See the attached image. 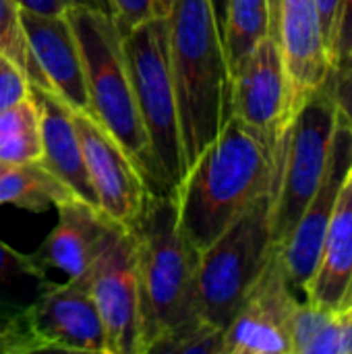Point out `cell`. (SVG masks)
I'll list each match as a JSON object with an SVG mask.
<instances>
[{
  "label": "cell",
  "instance_id": "obj_10",
  "mask_svg": "<svg viewBox=\"0 0 352 354\" xmlns=\"http://www.w3.org/2000/svg\"><path fill=\"white\" fill-rule=\"evenodd\" d=\"M295 112L280 44L268 35L232 71V116L276 151Z\"/></svg>",
  "mask_w": 352,
  "mask_h": 354
},
{
  "label": "cell",
  "instance_id": "obj_15",
  "mask_svg": "<svg viewBox=\"0 0 352 354\" xmlns=\"http://www.w3.org/2000/svg\"><path fill=\"white\" fill-rule=\"evenodd\" d=\"M56 226L31 257L44 270L54 268L68 278H85L118 224L79 197L56 205Z\"/></svg>",
  "mask_w": 352,
  "mask_h": 354
},
{
  "label": "cell",
  "instance_id": "obj_31",
  "mask_svg": "<svg viewBox=\"0 0 352 354\" xmlns=\"http://www.w3.org/2000/svg\"><path fill=\"white\" fill-rule=\"evenodd\" d=\"M352 52V0H340L338 27H336V46H334V64L332 68Z\"/></svg>",
  "mask_w": 352,
  "mask_h": 354
},
{
  "label": "cell",
  "instance_id": "obj_13",
  "mask_svg": "<svg viewBox=\"0 0 352 354\" xmlns=\"http://www.w3.org/2000/svg\"><path fill=\"white\" fill-rule=\"evenodd\" d=\"M31 330L44 351L108 354L106 332L85 278L50 286L27 309Z\"/></svg>",
  "mask_w": 352,
  "mask_h": 354
},
{
  "label": "cell",
  "instance_id": "obj_28",
  "mask_svg": "<svg viewBox=\"0 0 352 354\" xmlns=\"http://www.w3.org/2000/svg\"><path fill=\"white\" fill-rule=\"evenodd\" d=\"M328 85L340 116H344L352 127V52L332 68Z\"/></svg>",
  "mask_w": 352,
  "mask_h": 354
},
{
  "label": "cell",
  "instance_id": "obj_4",
  "mask_svg": "<svg viewBox=\"0 0 352 354\" xmlns=\"http://www.w3.org/2000/svg\"><path fill=\"white\" fill-rule=\"evenodd\" d=\"M64 15L79 44L91 116L129 151L151 187L149 141L139 116L116 17L87 6L68 8Z\"/></svg>",
  "mask_w": 352,
  "mask_h": 354
},
{
  "label": "cell",
  "instance_id": "obj_18",
  "mask_svg": "<svg viewBox=\"0 0 352 354\" xmlns=\"http://www.w3.org/2000/svg\"><path fill=\"white\" fill-rule=\"evenodd\" d=\"M352 286V170L330 218L315 274L305 299L328 311H338Z\"/></svg>",
  "mask_w": 352,
  "mask_h": 354
},
{
  "label": "cell",
  "instance_id": "obj_34",
  "mask_svg": "<svg viewBox=\"0 0 352 354\" xmlns=\"http://www.w3.org/2000/svg\"><path fill=\"white\" fill-rule=\"evenodd\" d=\"M342 307H352V286L351 290H349V295H346V299H344V303H342ZM340 307V309H342Z\"/></svg>",
  "mask_w": 352,
  "mask_h": 354
},
{
  "label": "cell",
  "instance_id": "obj_33",
  "mask_svg": "<svg viewBox=\"0 0 352 354\" xmlns=\"http://www.w3.org/2000/svg\"><path fill=\"white\" fill-rule=\"evenodd\" d=\"M270 8V35L278 39V17H280V0H268Z\"/></svg>",
  "mask_w": 352,
  "mask_h": 354
},
{
  "label": "cell",
  "instance_id": "obj_8",
  "mask_svg": "<svg viewBox=\"0 0 352 354\" xmlns=\"http://www.w3.org/2000/svg\"><path fill=\"white\" fill-rule=\"evenodd\" d=\"M85 282L104 324L108 354H143L137 251L131 228H114Z\"/></svg>",
  "mask_w": 352,
  "mask_h": 354
},
{
  "label": "cell",
  "instance_id": "obj_7",
  "mask_svg": "<svg viewBox=\"0 0 352 354\" xmlns=\"http://www.w3.org/2000/svg\"><path fill=\"white\" fill-rule=\"evenodd\" d=\"M336 120L338 106L326 81V85L301 104L276 147L278 166L272 199V234L280 247L286 243L322 183Z\"/></svg>",
  "mask_w": 352,
  "mask_h": 354
},
{
  "label": "cell",
  "instance_id": "obj_1",
  "mask_svg": "<svg viewBox=\"0 0 352 354\" xmlns=\"http://www.w3.org/2000/svg\"><path fill=\"white\" fill-rule=\"evenodd\" d=\"M276 166V151L232 116L174 193L178 224L199 253L257 197L274 189Z\"/></svg>",
  "mask_w": 352,
  "mask_h": 354
},
{
  "label": "cell",
  "instance_id": "obj_24",
  "mask_svg": "<svg viewBox=\"0 0 352 354\" xmlns=\"http://www.w3.org/2000/svg\"><path fill=\"white\" fill-rule=\"evenodd\" d=\"M224 354V330L205 322L183 328L151 346L149 354Z\"/></svg>",
  "mask_w": 352,
  "mask_h": 354
},
{
  "label": "cell",
  "instance_id": "obj_12",
  "mask_svg": "<svg viewBox=\"0 0 352 354\" xmlns=\"http://www.w3.org/2000/svg\"><path fill=\"white\" fill-rule=\"evenodd\" d=\"M351 170L352 127L338 112L332 149H330V158H328L322 183H319L315 195L311 197V201L307 203L305 212L301 214L297 226L288 234L286 243L280 247L288 280H290L295 292L303 299H305V288L309 286V282L315 274L330 218L334 214L336 201L340 197V191H342Z\"/></svg>",
  "mask_w": 352,
  "mask_h": 354
},
{
  "label": "cell",
  "instance_id": "obj_6",
  "mask_svg": "<svg viewBox=\"0 0 352 354\" xmlns=\"http://www.w3.org/2000/svg\"><path fill=\"white\" fill-rule=\"evenodd\" d=\"M274 189L257 197L199 255L197 309L205 324L226 330L243 299L270 261Z\"/></svg>",
  "mask_w": 352,
  "mask_h": 354
},
{
  "label": "cell",
  "instance_id": "obj_2",
  "mask_svg": "<svg viewBox=\"0 0 352 354\" xmlns=\"http://www.w3.org/2000/svg\"><path fill=\"white\" fill-rule=\"evenodd\" d=\"M170 73L187 170L232 118V73L207 0H170Z\"/></svg>",
  "mask_w": 352,
  "mask_h": 354
},
{
  "label": "cell",
  "instance_id": "obj_27",
  "mask_svg": "<svg viewBox=\"0 0 352 354\" xmlns=\"http://www.w3.org/2000/svg\"><path fill=\"white\" fill-rule=\"evenodd\" d=\"M31 95V83L25 73L0 54V112Z\"/></svg>",
  "mask_w": 352,
  "mask_h": 354
},
{
  "label": "cell",
  "instance_id": "obj_32",
  "mask_svg": "<svg viewBox=\"0 0 352 354\" xmlns=\"http://www.w3.org/2000/svg\"><path fill=\"white\" fill-rule=\"evenodd\" d=\"M210 2V8L214 12V19H216V25L220 29V35L224 31V21H226V8H228V0H207Z\"/></svg>",
  "mask_w": 352,
  "mask_h": 354
},
{
  "label": "cell",
  "instance_id": "obj_9",
  "mask_svg": "<svg viewBox=\"0 0 352 354\" xmlns=\"http://www.w3.org/2000/svg\"><path fill=\"white\" fill-rule=\"evenodd\" d=\"M301 301L288 280L282 249L276 245L224 330V354H290V322Z\"/></svg>",
  "mask_w": 352,
  "mask_h": 354
},
{
  "label": "cell",
  "instance_id": "obj_16",
  "mask_svg": "<svg viewBox=\"0 0 352 354\" xmlns=\"http://www.w3.org/2000/svg\"><path fill=\"white\" fill-rule=\"evenodd\" d=\"M278 44L293 89L295 110L326 85L332 64L324 46L315 0H280Z\"/></svg>",
  "mask_w": 352,
  "mask_h": 354
},
{
  "label": "cell",
  "instance_id": "obj_20",
  "mask_svg": "<svg viewBox=\"0 0 352 354\" xmlns=\"http://www.w3.org/2000/svg\"><path fill=\"white\" fill-rule=\"evenodd\" d=\"M54 282L31 255H23L0 241V326L25 311Z\"/></svg>",
  "mask_w": 352,
  "mask_h": 354
},
{
  "label": "cell",
  "instance_id": "obj_26",
  "mask_svg": "<svg viewBox=\"0 0 352 354\" xmlns=\"http://www.w3.org/2000/svg\"><path fill=\"white\" fill-rule=\"evenodd\" d=\"M120 29H131L147 19L168 12L170 0H110Z\"/></svg>",
  "mask_w": 352,
  "mask_h": 354
},
{
  "label": "cell",
  "instance_id": "obj_23",
  "mask_svg": "<svg viewBox=\"0 0 352 354\" xmlns=\"http://www.w3.org/2000/svg\"><path fill=\"white\" fill-rule=\"evenodd\" d=\"M0 54H4L10 62H15L25 77L29 79L31 87L50 93V87L44 75L37 68V62L31 54L23 23H21V6L15 0H0Z\"/></svg>",
  "mask_w": 352,
  "mask_h": 354
},
{
  "label": "cell",
  "instance_id": "obj_11",
  "mask_svg": "<svg viewBox=\"0 0 352 354\" xmlns=\"http://www.w3.org/2000/svg\"><path fill=\"white\" fill-rule=\"evenodd\" d=\"M71 118L100 212L114 224L133 228L154 195L147 178L129 151L93 116L71 110Z\"/></svg>",
  "mask_w": 352,
  "mask_h": 354
},
{
  "label": "cell",
  "instance_id": "obj_30",
  "mask_svg": "<svg viewBox=\"0 0 352 354\" xmlns=\"http://www.w3.org/2000/svg\"><path fill=\"white\" fill-rule=\"evenodd\" d=\"M315 2H317V12H319L324 46H326L330 64H334V46H336V27H338L340 0H315Z\"/></svg>",
  "mask_w": 352,
  "mask_h": 354
},
{
  "label": "cell",
  "instance_id": "obj_5",
  "mask_svg": "<svg viewBox=\"0 0 352 354\" xmlns=\"http://www.w3.org/2000/svg\"><path fill=\"white\" fill-rule=\"evenodd\" d=\"M122 31L124 58L149 141L151 191L174 195L187 174L178 110L170 73L168 19H147Z\"/></svg>",
  "mask_w": 352,
  "mask_h": 354
},
{
  "label": "cell",
  "instance_id": "obj_3",
  "mask_svg": "<svg viewBox=\"0 0 352 354\" xmlns=\"http://www.w3.org/2000/svg\"><path fill=\"white\" fill-rule=\"evenodd\" d=\"M137 251L143 354L162 338L203 322L197 309L199 251L178 224L174 195L154 193L131 228Z\"/></svg>",
  "mask_w": 352,
  "mask_h": 354
},
{
  "label": "cell",
  "instance_id": "obj_19",
  "mask_svg": "<svg viewBox=\"0 0 352 354\" xmlns=\"http://www.w3.org/2000/svg\"><path fill=\"white\" fill-rule=\"evenodd\" d=\"M75 197L41 162L0 164V205L46 212Z\"/></svg>",
  "mask_w": 352,
  "mask_h": 354
},
{
  "label": "cell",
  "instance_id": "obj_17",
  "mask_svg": "<svg viewBox=\"0 0 352 354\" xmlns=\"http://www.w3.org/2000/svg\"><path fill=\"white\" fill-rule=\"evenodd\" d=\"M33 95L39 108V127H41V145H44V153L39 162L75 197L100 209L85 166L83 149L71 118V110L58 97L37 87H33Z\"/></svg>",
  "mask_w": 352,
  "mask_h": 354
},
{
  "label": "cell",
  "instance_id": "obj_25",
  "mask_svg": "<svg viewBox=\"0 0 352 354\" xmlns=\"http://www.w3.org/2000/svg\"><path fill=\"white\" fill-rule=\"evenodd\" d=\"M307 354H352V307L332 311Z\"/></svg>",
  "mask_w": 352,
  "mask_h": 354
},
{
  "label": "cell",
  "instance_id": "obj_29",
  "mask_svg": "<svg viewBox=\"0 0 352 354\" xmlns=\"http://www.w3.org/2000/svg\"><path fill=\"white\" fill-rule=\"evenodd\" d=\"M21 8L39 12V15H64L68 8L87 6V8H102L112 12L110 0H15ZM114 15V12H112Z\"/></svg>",
  "mask_w": 352,
  "mask_h": 354
},
{
  "label": "cell",
  "instance_id": "obj_22",
  "mask_svg": "<svg viewBox=\"0 0 352 354\" xmlns=\"http://www.w3.org/2000/svg\"><path fill=\"white\" fill-rule=\"evenodd\" d=\"M268 35H270L268 0H228L222 41H224L230 73Z\"/></svg>",
  "mask_w": 352,
  "mask_h": 354
},
{
  "label": "cell",
  "instance_id": "obj_14",
  "mask_svg": "<svg viewBox=\"0 0 352 354\" xmlns=\"http://www.w3.org/2000/svg\"><path fill=\"white\" fill-rule=\"evenodd\" d=\"M21 23L50 93L68 110L91 116L85 68L66 15H39L21 8Z\"/></svg>",
  "mask_w": 352,
  "mask_h": 354
},
{
  "label": "cell",
  "instance_id": "obj_21",
  "mask_svg": "<svg viewBox=\"0 0 352 354\" xmlns=\"http://www.w3.org/2000/svg\"><path fill=\"white\" fill-rule=\"evenodd\" d=\"M44 153L39 108L31 95L0 112V164L39 162Z\"/></svg>",
  "mask_w": 352,
  "mask_h": 354
}]
</instances>
